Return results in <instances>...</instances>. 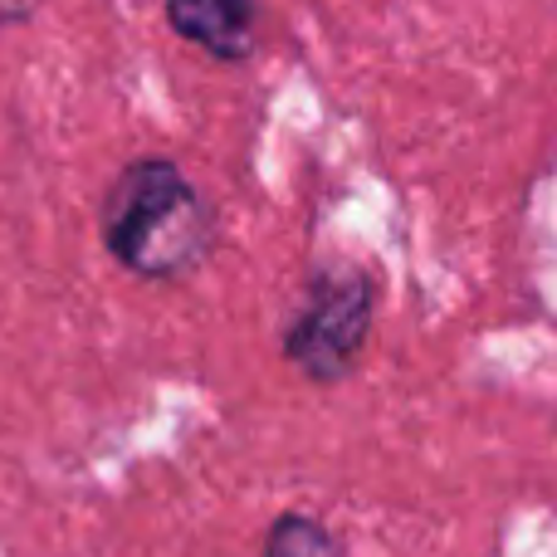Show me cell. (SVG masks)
<instances>
[{"instance_id": "1", "label": "cell", "mask_w": 557, "mask_h": 557, "mask_svg": "<svg viewBox=\"0 0 557 557\" xmlns=\"http://www.w3.org/2000/svg\"><path fill=\"white\" fill-rule=\"evenodd\" d=\"M98 231L127 274L176 284L215 255L221 215L172 157H137L108 182Z\"/></svg>"}, {"instance_id": "2", "label": "cell", "mask_w": 557, "mask_h": 557, "mask_svg": "<svg viewBox=\"0 0 557 557\" xmlns=\"http://www.w3.org/2000/svg\"><path fill=\"white\" fill-rule=\"evenodd\" d=\"M376 318V288L372 274L357 264H323L304 284L294 313L284 318V357L298 376L313 386L347 382L357 372L372 337Z\"/></svg>"}, {"instance_id": "3", "label": "cell", "mask_w": 557, "mask_h": 557, "mask_svg": "<svg viewBox=\"0 0 557 557\" xmlns=\"http://www.w3.org/2000/svg\"><path fill=\"white\" fill-rule=\"evenodd\" d=\"M166 25L221 64H245L260 49V0H166Z\"/></svg>"}, {"instance_id": "4", "label": "cell", "mask_w": 557, "mask_h": 557, "mask_svg": "<svg viewBox=\"0 0 557 557\" xmlns=\"http://www.w3.org/2000/svg\"><path fill=\"white\" fill-rule=\"evenodd\" d=\"M260 557H343V539L313 513H278Z\"/></svg>"}, {"instance_id": "5", "label": "cell", "mask_w": 557, "mask_h": 557, "mask_svg": "<svg viewBox=\"0 0 557 557\" xmlns=\"http://www.w3.org/2000/svg\"><path fill=\"white\" fill-rule=\"evenodd\" d=\"M49 0H0V25H25L45 10Z\"/></svg>"}]
</instances>
